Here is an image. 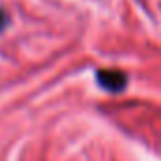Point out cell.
<instances>
[{
    "label": "cell",
    "mask_w": 161,
    "mask_h": 161,
    "mask_svg": "<svg viewBox=\"0 0 161 161\" xmlns=\"http://www.w3.org/2000/svg\"><path fill=\"white\" fill-rule=\"evenodd\" d=\"M97 82L103 89L110 93H119L127 86V74L116 68H101L97 72Z\"/></svg>",
    "instance_id": "obj_1"
},
{
    "label": "cell",
    "mask_w": 161,
    "mask_h": 161,
    "mask_svg": "<svg viewBox=\"0 0 161 161\" xmlns=\"http://www.w3.org/2000/svg\"><path fill=\"white\" fill-rule=\"evenodd\" d=\"M8 25H10V15H8V12L4 8H0V32H2Z\"/></svg>",
    "instance_id": "obj_2"
}]
</instances>
